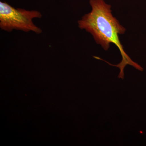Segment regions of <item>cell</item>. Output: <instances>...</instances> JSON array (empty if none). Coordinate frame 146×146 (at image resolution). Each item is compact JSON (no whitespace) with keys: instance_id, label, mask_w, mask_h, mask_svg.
I'll return each instance as SVG.
<instances>
[{"instance_id":"cell-1","label":"cell","mask_w":146,"mask_h":146,"mask_svg":"<svg viewBox=\"0 0 146 146\" xmlns=\"http://www.w3.org/2000/svg\"><path fill=\"white\" fill-rule=\"evenodd\" d=\"M89 2L91 11L78 21L79 28L91 33L96 43L105 50H108L111 44L116 45L122 57L121 61L117 65H112L106 60L104 61L119 68L120 72L118 78L122 80L124 77V70L127 65H131L138 70L143 71V68L131 60L124 50L119 35L124 34L126 29L112 15L111 5L104 0H89Z\"/></svg>"},{"instance_id":"cell-2","label":"cell","mask_w":146,"mask_h":146,"mask_svg":"<svg viewBox=\"0 0 146 146\" xmlns=\"http://www.w3.org/2000/svg\"><path fill=\"white\" fill-rule=\"evenodd\" d=\"M42 13L36 10L16 9L5 2H0V28L11 32L13 30L40 34L42 30L33 23L34 18H41Z\"/></svg>"}]
</instances>
